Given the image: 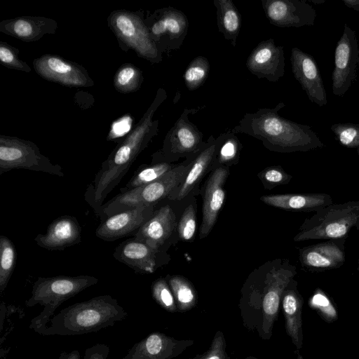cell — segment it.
I'll list each match as a JSON object with an SVG mask.
<instances>
[{
  "mask_svg": "<svg viewBox=\"0 0 359 359\" xmlns=\"http://www.w3.org/2000/svg\"><path fill=\"white\" fill-rule=\"evenodd\" d=\"M261 3L266 18L276 27L299 28L315 24L316 11L306 0H262Z\"/></svg>",
  "mask_w": 359,
  "mask_h": 359,
  "instance_id": "4fadbf2b",
  "label": "cell"
},
{
  "mask_svg": "<svg viewBox=\"0 0 359 359\" xmlns=\"http://www.w3.org/2000/svg\"><path fill=\"white\" fill-rule=\"evenodd\" d=\"M34 241L48 250H63L81 241V227L72 215H62L53 220L45 233H39Z\"/></svg>",
  "mask_w": 359,
  "mask_h": 359,
  "instance_id": "ffe728a7",
  "label": "cell"
},
{
  "mask_svg": "<svg viewBox=\"0 0 359 359\" xmlns=\"http://www.w3.org/2000/svg\"><path fill=\"white\" fill-rule=\"evenodd\" d=\"M14 169L42 172L62 177V166L42 154L32 142L16 137L0 135V175Z\"/></svg>",
  "mask_w": 359,
  "mask_h": 359,
  "instance_id": "ba28073f",
  "label": "cell"
},
{
  "mask_svg": "<svg viewBox=\"0 0 359 359\" xmlns=\"http://www.w3.org/2000/svg\"><path fill=\"white\" fill-rule=\"evenodd\" d=\"M167 98L163 88H158L154 100L133 130L111 152L101 164L93 182L87 187L84 200L98 216L103 202L120 183L138 155L158 132L155 112Z\"/></svg>",
  "mask_w": 359,
  "mask_h": 359,
  "instance_id": "6da1fadb",
  "label": "cell"
},
{
  "mask_svg": "<svg viewBox=\"0 0 359 359\" xmlns=\"http://www.w3.org/2000/svg\"><path fill=\"white\" fill-rule=\"evenodd\" d=\"M337 239L329 240L299 250V259L311 271H323L341 266L345 261L344 245Z\"/></svg>",
  "mask_w": 359,
  "mask_h": 359,
  "instance_id": "7402d4cb",
  "label": "cell"
},
{
  "mask_svg": "<svg viewBox=\"0 0 359 359\" xmlns=\"http://www.w3.org/2000/svg\"><path fill=\"white\" fill-rule=\"evenodd\" d=\"M344 5L359 12V0H342Z\"/></svg>",
  "mask_w": 359,
  "mask_h": 359,
  "instance_id": "ee69618b",
  "label": "cell"
},
{
  "mask_svg": "<svg viewBox=\"0 0 359 359\" xmlns=\"http://www.w3.org/2000/svg\"><path fill=\"white\" fill-rule=\"evenodd\" d=\"M290 62L295 79L306 92L309 100L323 107L327 104V93L313 57L299 48L291 50Z\"/></svg>",
  "mask_w": 359,
  "mask_h": 359,
  "instance_id": "2e32d148",
  "label": "cell"
},
{
  "mask_svg": "<svg viewBox=\"0 0 359 359\" xmlns=\"http://www.w3.org/2000/svg\"><path fill=\"white\" fill-rule=\"evenodd\" d=\"M354 227H359V201L332 203L306 218L294 241L344 238Z\"/></svg>",
  "mask_w": 359,
  "mask_h": 359,
  "instance_id": "8992f818",
  "label": "cell"
},
{
  "mask_svg": "<svg viewBox=\"0 0 359 359\" xmlns=\"http://www.w3.org/2000/svg\"><path fill=\"white\" fill-rule=\"evenodd\" d=\"M168 285L173 294L177 310L186 311L195 306L196 291L188 280L180 276H172L168 280Z\"/></svg>",
  "mask_w": 359,
  "mask_h": 359,
  "instance_id": "f546056e",
  "label": "cell"
},
{
  "mask_svg": "<svg viewBox=\"0 0 359 359\" xmlns=\"http://www.w3.org/2000/svg\"><path fill=\"white\" fill-rule=\"evenodd\" d=\"M57 22L41 16H21L0 22V32L25 42L39 40L43 35L55 34Z\"/></svg>",
  "mask_w": 359,
  "mask_h": 359,
  "instance_id": "603a6c76",
  "label": "cell"
},
{
  "mask_svg": "<svg viewBox=\"0 0 359 359\" xmlns=\"http://www.w3.org/2000/svg\"><path fill=\"white\" fill-rule=\"evenodd\" d=\"M18 50L6 42H0V61L5 67L27 73L31 72L30 67L21 60L18 55Z\"/></svg>",
  "mask_w": 359,
  "mask_h": 359,
  "instance_id": "74e56055",
  "label": "cell"
},
{
  "mask_svg": "<svg viewBox=\"0 0 359 359\" xmlns=\"http://www.w3.org/2000/svg\"><path fill=\"white\" fill-rule=\"evenodd\" d=\"M175 226V215L168 205L155 210L152 217L133 236L160 250L172 233Z\"/></svg>",
  "mask_w": 359,
  "mask_h": 359,
  "instance_id": "cb8c5ba5",
  "label": "cell"
},
{
  "mask_svg": "<svg viewBox=\"0 0 359 359\" xmlns=\"http://www.w3.org/2000/svg\"><path fill=\"white\" fill-rule=\"evenodd\" d=\"M246 359H257V358H251V357H250V358H246Z\"/></svg>",
  "mask_w": 359,
  "mask_h": 359,
  "instance_id": "7dc6e473",
  "label": "cell"
},
{
  "mask_svg": "<svg viewBox=\"0 0 359 359\" xmlns=\"http://www.w3.org/2000/svg\"><path fill=\"white\" fill-rule=\"evenodd\" d=\"M143 80L142 71L131 64H125L117 70L114 86L118 92L128 93L137 90Z\"/></svg>",
  "mask_w": 359,
  "mask_h": 359,
  "instance_id": "1f68e13d",
  "label": "cell"
},
{
  "mask_svg": "<svg viewBox=\"0 0 359 359\" xmlns=\"http://www.w3.org/2000/svg\"><path fill=\"white\" fill-rule=\"evenodd\" d=\"M196 228L195 210L193 205H190L185 209L178 224L180 238L183 241L191 240L195 234Z\"/></svg>",
  "mask_w": 359,
  "mask_h": 359,
  "instance_id": "f35d334b",
  "label": "cell"
},
{
  "mask_svg": "<svg viewBox=\"0 0 359 359\" xmlns=\"http://www.w3.org/2000/svg\"><path fill=\"white\" fill-rule=\"evenodd\" d=\"M229 130L220 134L217 141V149L215 159L219 163H230L238 158L241 144L236 135Z\"/></svg>",
  "mask_w": 359,
  "mask_h": 359,
  "instance_id": "d6a6232c",
  "label": "cell"
},
{
  "mask_svg": "<svg viewBox=\"0 0 359 359\" xmlns=\"http://www.w3.org/2000/svg\"><path fill=\"white\" fill-rule=\"evenodd\" d=\"M109 347L104 344H96L86 349L83 359H107Z\"/></svg>",
  "mask_w": 359,
  "mask_h": 359,
  "instance_id": "b9f144b4",
  "label": "cell"
},
{
  "mask_svg": "<svg viewBox=\"0 0 359 359\" xmlns=\"http://www.w3.org/2000/svg\"><path fill=\"white\" fill-rule=\"evenodd\" d=\"M357 151H358V155H359V149H358V150H357Z\"/></svg>",
  "mask_w": 359,
  "mask_h": 359,
  "instance_id": "681fc988",
  "label": "cell"
},
{
  "mask_svg": "<svg viewBox=\"0 0 359 359\" xmlns=\"http://www.w3.org/2000/svg\"><path fill=\"white\" fill-rule=\"evenodd\" d=\"M200 356H201V355H197V356H196L195 358H190V359H199V358H200Z\"/></svg>",
  "mask_w": 359,
  "mask_h": 359,
  "instance_id": "bcb514c9",
  "label": "cell"
},
{
  "mask_svg": "<svg viewBox=\"0 0 359 359\" xmlns=\"http://www.w3.org/2000/svg\"><path fill=\"white\" fill-rule=\"evenodd\" d=\"M155 205L140 206L120 212L101 222L95 230V236L104 241L135 236L138 230L152 217Z\"/></svg>",
  "mask_w": 359,
  "mask_h": 359,
  "instance_id": "9a60e30c",
  "label": "cell"
},
{
  "mask_svg": "<svg viewBox=\"0 0 359 359\" xmlns=\"http://www.w3.org/2000/svg\"><path fill=\"white\" fill-rule=\"evenodd\" d=\"M309 1H311L315 4L319 5V4H323L325 1V0H310Z\"/></svg>",
  "mask_w": 359,
  "mask_h": 359,
  "instance_id": "f6af8a7d",
  "label": "cell"
},
{
  "mask_svg": "<svg viewBox=\"0 0 359 359\" xmlns=\"http://www.w3.org/2000/svg\"><path fill=\"white\" fill-rule=\"evenodd\" d=\"M36 72L46 80L69 87H89L94 81L81 65L55 55H43L33 61Z\"/></svg>",
  "mask_w": 359,
  "mask_h": 359,
  "instance_id": "7c38bea8",
  "label": "cell"
},
{
  "mask_svg": "<svg viewBox=\"0 0 359 359\" xmlns=\"http://www.w3.org/2000/svg\"><path fill=\"white\" fill-rule=\"evenodd\" d=\"M260 177L264 182L276 186L288 183L292 176L287 174L279 166H271L263 170Z\"/></svg>",
  "mask_w": 359,
  "mask_h": 359,
  "instance_id": "60d3db41",
  "label": "cell"
},
{
  "mask_svg": "<svg viewBox=\"0 0 359 359\" xmlns=\"http://www.w3.org/2000/svg\"><path fill=\"white\" fill-rule=\"evenodd\" d=\"M107 22L123 50L132 49L139 57L151 63L163 60L162 53L150 36L142 12L114 11Z\"/></svg>",
  "mask_w": 359,
  "mask_h": 359,
  "instance_id": "52a82bcc",
  "label": "cell"
},
{
  "mask_svg": "<svg viewBox=\"0 0 359 359\" xmlns=\"http://www.w3.org/2000/svg\"><path fill=\"white\" fill-rule=\"evenodd\" d=\"M144 21L152 40L162 54L180 49L188 33L187 17L172 6L154 11Z\"/></svg>",
  "mask_w": 359,
  "mask_h": 359,
  "instance_id": "30bf717a",
  "label": "cell"
},
{
  "mask_svg": "<svg viewBox=\"0 0 359 359\" xmlns=\"http://www.w3.org/2000/svg\"><path fill=\"white\" fill-rule=\"evenodd\" d=\"M358 64L359 46L356 33L345 23L334 50V67L332 73V90L334 95L342 97L348 90L357 76Z\"/></svg>",
  "mask_w": 359,
  "mask_h": 359,
  "instance_id": "8fae6325",
  "label": "cell"
},
{
  "mask_svg": "<svg viewBox=\"0 0 359 359\" xmlns=\"http://www.w3.org/2000/svg\"><path fill=\"white\" fill-rule=\"evenodd\" d=\"M210 69V62L205 57L199 55L194 58L183 74L186 87L189 90L201 87L206 81Z\"/></svg>",
  "mask_w": 359,
  "mask_h": 359,
  "instance_id": "836d02e7",
  "label": "cell"
},
{
  "mask_svg": "<svg viewBox=\"0 0 359 359\" xmlns=\"http://www.w3.org/2000/svg\"><path fill=\"white\" fill-rule=\"evenodd\" d=\"M296 274L295 268L285 264L271 270L266 280L262 299V324L264 334L271 335L277 319L283 294Z\"/></svg>",
  "mask_w": 359,
  "mask_h": 359,
  "instance_id": "5bb4252c",
  "label": "cell"
},
{
  "mask_svg": "<svg viewBox=\"0 0 359 359\" xmlns=\"http://www.w3.org/2000/svg\"><path fill=\"white\" fill-rule=\"evenodd\" d=\"M185 108L167 133L162 149L154 154L161 162L170 163L180 157H196L205 147L202 132L193 123L189 116L201 109Z\"/></svg>",
  "mask_w": 359,
  "mask_h": 359,
  "instance_id": "9c48e42d",
  "label": "cell"
},
{
  "mask_svg": "<svg viewBox=\"0 0 359 359\" xmlns=\"http://www.w3.org/2000/svg\"><path fill=\"white\" fill-rule=\"evenodd\" d=\"M175 166V165L170 163L161 162L151 165H147L144 168L140 167L125 187L120 189L121 192L152 183L161 178Z\"/></svg>",
  "mask_w": 359,
  "mask_h": 359,
  "instance_id": "f1b7e54d",
  "label": "cell"
},
{
  "mask_svg": "<svg viewBox=\"0 0 359 359\" xmlns=\"http://www.w3.org/2000/svg\"><path fill=\"white\" fill-rule=\"evenodd\" d=\"M330 129L341 145L359 149V123H337L332 124Z\"/></svg>",
  "mask_w": 359,
  "mask_h": 359,
  "instance_id": "e575fe53",
  "label": "cell"
},
{
  "mask_svg": "<svg viewBox=\"0 0 359 359\" xmlns=\"http://www.w3.org/2000/svg\"><path fill=\"white\" fill-rule=\"evenodd\" d=\"M199 359H229L226 351V342L221 331L214 337L209 349Z\"/></svg>",
  "mask_w": 359,
  "mask_h": 359,
  "instance_id": "ab89813d",
  "label": "cell"
},
{
  "mask_svg": "<svg viewBox=\"0 0 359 359\" xmlns=\"http://www.w3.org/2000/svg\"><path fill=\"white\" fill-rule=\"evenodd\" d=\"M358 271H359V259H358Z\"/></svg>",
  "mask_w": 359,
  "mask_h": 359,
  "instance_id": "c3c4849f",
  "label": "cell"
},
{
  "mask_svg": "<svg viewBox=\"0 0 359 359\" xmlns=\"http://www.w3.org/2000/svg\"><path fill=\"white\" fill-rule=\"evenodd\" d=\"M57 359H81L80 352L73 350L70 352H62Z\"/></svg>",
  "mask_w": 359,
  "mask_h": 359,
  "instance_id": "7bdbcfd3",
  "label": "cell"
},
{
  "mask_svg": "<svg viewBox=\"0 0 359 359\" xmlns=\"http://www.w3.org/2000/svg\"><path fill=\"white\" fill-rule=\"evenodd\" d=\"M154 299L165 310L175 312L177 310L172 290L165 279L155 280L151 286Z\"/></svg>",
  "mask_w": 359,
  "mask_h": 359,
  "instance_id": "8d00e7d4",
  "label": "cell"
},
{
  "mask_svg": "<svg viewBox=\"0 0 359 359\" xmlns=\"http://www.w3.org/2000/svg\"><path fill=\"white\" fill-rule=\"evenodd\" d=\"M261 201L276 208L295 211L317 212L333 203L327 194H277L263 196Z\"/></svg>",
  "mask_w": 359,
  "mask_h": 359,
  "instance_id": "484cf974",
  "label": "cell"
},
{
  "mask_svg": "<svg viewBox=\"0 0 359 359\" xmlns=\"http://www.w3.org/2000/svg\"><path fill=\"white\" fill-rule=\"evenodd\" d=\"M127 316L128 313L117 299L109 294L99 295L62 309L39 334L75 336L97 332Z\"/></svg>",
  "mask_w": 359,
  "mask_h": 359,
  "instance_id": "3957f363",
  "label": "cell"
},
{
  "mask_svg": "<svg viewBox=\"0 0 359 359\" xmlns=\"http://www.w3.org/2000/svg\"><path fill=\"white\" fill-rule=\"evenodd\" d=\"M16 250L13 242L6 236H0V293L6 290L12 276Z\"/></svg>",
  "mask_w": 359,
  "mask_h": 359,
  "instance_id": "4dcf8cb0",
  "label": "cell"
},
{
  "mask_svg": "<svg viewBox=\"0 0 359 359\" xmlns=\"http://www.w3.org/2000/svg\"><path fill=\"white\" fill-rule=\"evenodd\" d=\"M160 250L133 237L118 244L114 258L137 273H153L158 267Z\"/></svg>",
  "mask_w": 359,
  "mask_h": 359,
  "instance_id": "d6986e66",
  "label": "cell"
},
{
  "mask_svg": "<svg viewBox=\"0 0 359 359\" xmlns=\"http://www.w3.org/2000/svg\"><path fill=\"white\" fill-rule=\"evenodd\" d=\"M192 344L154 332L135 344L121 359H172Z\"/></svg>",
  "mask_w": 359,
  "mask_h": 359,
  "instance_id": "ac0fdd59",
  "label": "cell"
},
{
  "mask_svg": "<svg viewBox=\"0 0 359 359\" xmlns=\"http://www.w3.org/2000/svg\"><path fill=\"white\" fill-rule=\"evenodd\" d=\"M217 27L224 39L236 46L241 27V15L231 0H214Z\"/></svg>",
  "mask_w": 359,
  "mask_h": 359,
  "instance_id": "83f0119b",
  "label": "cell"
},
{
  "mask_svg": "<svg viewBox=\"0 0 359 359\" xmlns=\"http://www.w3.org/2000/svg\"><path fill=\"white\" fill-rule=\"evenodd\" d=\"M297 283L290 281L282 296L285 330L297 351L303 345L302 310L304 300L297 290Z\"/></svg>",
  "mask_w": 359,
  "mask_h": 359,
  "instance_id": "d4e9b609",
  "label": "cell"
},
{
  "mask_svg": "<svg viewBox=\"0 0 359 359\" xmlns=\"http://www.w3.org/2000/svg\"><path fill=\"white\" fill-rule=\"evenodd\" d=\"M193 160L185 164L175 165L152 183L115 196L103 204L98 216L101 222L122 211L140 206L155 205L158 201L169 196L184 181Z\"/></svg>",
  "mask_w": 359,
  "mask_h": 359,
  "instance_id": "5b68a950",
  "label": "cell"
},
{
  "mask_svg": "<svg viewBox=\"0 0 359 359\" xmlns=\"http://www.w3.org/2000/svg\"><path fill=\"white\" fill-rule=\"evenodd\" d=\"M309 304L313 309L318 311L324 320L331 323L337 319V312L330 299L320 288L315 290Z\"/></svg>",
  "mask_w": 359,
  "mask_h": 359,
  "instance_id": "d590c367",
  "label": "cell"
},
{
  "mask_svg": "<svg viewBox=\"0 0 359 359\" xmlns=\"http://www.w3.org/2000/svg\"><path fill=\"white\" fill-rule=\"evenodd\" d=\"M228 175V169L220 166L212 173L207 181L203 196L201 238L207 236L215 224L225 199L224 184Z\"/></svg>",
  "mask_w": 359,
  "mask_h": 359,
  "instance_id": "44dd1931",
  "label": "cell"
},
{
  "mask_svg": "<svg viewBox=\"0 0 359 359\" xmlns=\"http://www.w3.org/2000/svg\"><path fill=\"white\" fill-rule=\"evenodd\" d=\"M97 278L88 275L39 277L33 283L31 297L26 302L28 307L42 306L41 313L32 319L29 328L39 333L48 325L57 309L65 301L86 288L96 285Z\"/></svg>",
  "mask_w": 359,
  "mask_h": 359,
  "instance_id": "277c9868",
  "label": "cell"
},
{
  "mask_svg": "<svg viewBox=\"0 0 359 359\" xmlns=\"http://www.w3.org/2000/svg\"><path fill=\"white\" fill-rule=\"evenodd\" d=\"M284 107L285 103L280 102L273 108L246 113L231 130L257 138L273 151L290 153L323 148V142L311 126L279 115Z\"/></svg>",
  "mask_w": 359,
  "mask_h": 359,
  "instance_id": "7a4b0ae2",
  "label": "cell"
},
{
  "mask_svg": "<svg viewBox=\"0 0 359 359\" xmlns=\"http://www.w3.org/2000/svg\"><path fill=\"white\" fill-rule=\"evenodd\" d=\"M216 149V139L210 135L205 147L194 158L191 167L184 181L172 192L175 194L169 197L172 196V199L182 200L190 193L215 161Z\"/></svg>",
  "mask_w": 359,
  "mask_h": 359,
  "instance_id": "4316f807",
  "label": "cell"
},
{
  "mask_svg": "<svg viewBox=\"0 0 359 359\" xmlns=\"http://www.w3.org/2000/svg\"><path fill=\"white\" fill-rule=\"evenodd\" d=\"M246 67L259 79L278 81L285 74L283 46L276 45L273 39L261 41L248 56Z\"/></svg>",
  "mask_w": 359,
  "mask_h": 359,
  "instance_id": "e0dca14e",
  "label": "cell"
}]
</instances>
